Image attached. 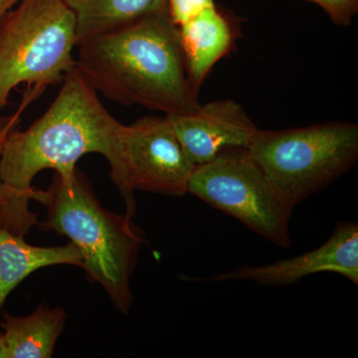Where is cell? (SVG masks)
Masks as SVG:
<instances>
[{"label":"cell","mask_w":358,"mask_h":358,"mask_svg":"<svg viewBox=\"0 0 358 358\" xmlns=\"http://www.w3.org/2000/svg\"><path fill=\"white\" fill-rule=\"evenodd\" d=\"M124 126L75 66L46 112L24 131L13 129L2 141L0 228L25 237L37 224L30 201L41 203L44 195L33 187V179L45 169H53L63 183H70L77 162L86 155L99 154L108 160L110 178L121 192Z\"/></svg>","instance_id":"6da1fadb"},{"label":"cell","mask_w":358,"mask_h":358,"mask_svg":"<svg viewBox=\"0 0 358 358\" xmlns=\"http://www.w3.org/2000/svg\"><path fill=\"white\" fill-rule=\"evenodd\" d=\"M77 49L80 74L112 102L164 115L190 114L201 105L169 9L85 40Z\"/></svg>","instance_id":"7a4b0ae2"},{"label":"cell","mask_w":358,"mask_h":358,"mask_svg":"<svg viewBox=\"0 0 358 358\" xmlns=\"http://www.w3.org/2000/svg\"><path fill=\"white\" fill-rule=\"evenodd\" d=\"M41 203L48 212L46 222L40 225L69 238L81 253L89 279L103 287L120 313L129 315L131 278L145 243L131 217L103 208L78 169L70 183H63L56 174Z\"/></svg>","instance_id":"3957f363"},{"label":"cell","mask_w":358,"mask_h":358,"mask_svg":"<svg viewBox=\"0 0 358 358\" xmlns=\"http://www.w3.org/2000/svg\"><path fill=\"white\" fill-rule=\"evenodd\" d=\"M0 20V110L25 86L29 105L76 66L77 22L66 0H20Z\"/></svg>","instance_id":"277c9868"},{"label":"cell","mask_w":358,"mask_h":358,"mask_svg":"<svg viewBox=\"0 0 358 358\" xmlns=\"http://www.w3.org/2000/svg\"><path fill=\"white\" fill-rule=\"evenodd\" d=\"M247 150L294 210L355 166L358 124L329 122L280 131L258 129Z\"/></svg>","instance_id":"5b68a950"},{"label":"cell","mask_w":358,"mask_h":358,"mask_svg":"<svg viewBox=\"0 0 358 358\" xmlns=\"http://www.w3.org/2000/svg\"><path fill=\"white\" fill-rule=\"evenodd\" d=\"M187 193L237 219L271 243L291 246L293 209L245 148L226 150L195 167Z\"/></svg>","instance_id":"8992f818"},{"label":"cell","mask_w":358,"mask_h":358,"mask_svg":"<svg viewBox=\"0 0 358 358\" xmlns=\"http://www.w3.org/2000/svg\"><path fill=\"white\" fill-rule=\"evenodd\" d=\"M124 186L121 196L127 215L136 214L134 190L169 196L187 194L195 166L185 154L171 122L148 115L124 124L122 134Z\"/></svg>","instance_id":"52a82bcc"},{"label":"cell","mask_w":358,"mask_h":358,"mask_svg":"<svg viewBox=\"0 0 358 358\" xmlns=\"http://www.w3.org/2000/svg\"><path fill=\"white\" fill-rule=\"evenodd\" d=\"M334 273L358 285V225L341 222L333 235L317 248L301 255L263 266H243L216 275L211 281L244 280L267 287L296 284L308 275Z\"/></svg>","instance_id":"ba28073f"},{"label":"cell","mask_w":358,"mask_h":358,"mask_svg":"<svg viewBox=\"0 0 358 358\" xmlns=\"http://www.w3.org/2000/svg\"><path fill=\"white\" fill-rule=\"evenodd\" d=\"M166 117L195 167L226 150H247L258 131L243 106L234 100L214 101L190 114Z\"/></svg>","instance_id":"9c48e42d"},{"label":"cell","mask_w":358,"mask_h":358,"mask_svg":"<svg viewBox=\"0 0 358 358\" xmlns=\"http://www.w3.org/2000/svg\"><path fill=\"white\" fill-rule=\"evenodd\" d=\"M178 31L188 79L199 94L212 68L229 52L233 27L214 3L179 25Z\"/></svg>","instance_id":"30bf717a"},{"label":"cell","mask_w":358,"mask_h":358,"mask_svg":"<svg viewBox=\"0 0 358 358\" xmlns=\"http://www.w3.org/2000/svg\"><path fill=\"white\" fill-rule=\"evenodd\" d=\"M0 333V358H50L64 331L63 308L40 306L28 317L4 313Z\"/></svg>","instance_id":"8fae6325"},{"label":"cell","mask_w":358,"mask_h":358,"mask_svg":"<svg viewBox=\"0 0 358 358\" xmlns=\"http://www.w3.org/2000/svg\"><path fill=\"white\" fill-rule=\"evenodd\" d=\"M56 265L82 268L83 259L73 243L61 247H36L0 228V310L7 296L35 271Z\"/></svg>","instance_id":"7c38bea8"},{"label":"cell","mask_w":358,"mask_h":358,"mask_svg":"<svg viewBox=\"0 0 358 358\" xmlns=\"http://www.w3.org/2000/svg\"><path fill=\"white\" fill-rule=\"evenodd\" d=\"M77 22L78 44L167 9V0H66Z\"/></svg>","instance_id":"4fadbf2b"},{"label":"cell","mask_w":358,"mask_h":358,"mask_svg":"<svg viewBox=\"0 0 358 358\" xmlns=\"http://www.w3.org/2000/svg\"><path fill=\"white\" fill-rule=\"evenodd\" d=\"M319 6L334 24L348 27L358 13V0H307Z\"/></svg>","instance_id":"5bb4252c"},{"label":"cell","mask_w":358,"mask_h":358,"mask_svg":"<svg viewBox=\"0 0 358 358\" xmlns=\"http://www.w3.org/2000/svg\"><path fill=\"white\" fill-rule=\"evenodd\" d=\"M212 4L214 0H167V9L174 24L178 27Z\"/></svg>","instance_id":"9a60e30c"},{"label":"cell","mask_w":358,"mask_h":358,"mask_svg":"<svg viewBox=\"0 0 358 358\" xmlns=\"http://www.w3.org/2000/svg\"><path fill=\"white\" fill-rule=\"evenodd\" d=\"M26 106L21 103L20 109L13 115H4L0 114V141L6 138L7 134L10 133L13 129H16L20 121L21 113L26 109Z\"/></svg>","instance_id":"2e32d148"},{"label":"cell","mask_w":358,"mask_h":358,"mask_svg":"<svg viewBox=\"0 0 358 358\" xmlns=\"http://www.w3.org/2000/svg\"><path fill=\"white\" fill-rule=\"evenodd\" d=\"M20 1V0H0V20Z\"/></svg>","instance_id":"e0dca14e"},{"label":"cell","mask_w":358,"mask_h":358,"mask_svg":"<svg viewBox=\"0 0 358 358\" xmlns=\"http://www.w3.org/2000/svg\"><path fill=\"white\" fill-rule=\"evenodd\" d=\"M2 141H0V154H1ZM2 199H3V185L0 181V210H1Z\"/></svg>","instance_id":"ac0fdd59"}]
</instances>
